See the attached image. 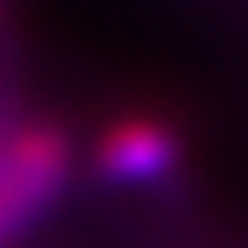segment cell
<instances>
[{
	"instance_id": "obj_1",
	"label": "cell",
	"mask_w": 248,
	"mask_h": 248,
	"mask_svg": "<svg viewBox=\"0 0 248 248\" xmlns=\"http://www.w3.org/2000/svg\"><path fill=\"white\" fill-rule=\"evenodd\" d=\"M67 145L56 130H22L0 152V237L22 230L63 186Z\"/></svg>"
},
{
	"instance_id": "obj_2",
	"label": "cell",
	"mask_w": 248,
	"mask_h": 248,
	"mask_svg": "<svg viewBox=\"0 0 248 248\" xmlns=\"http://www.w3.org/2000/svg\"><path fill=\"white\" fill-rule=\"evenodd\" d=\"M178 159V141L155 119H123L100 137L96 163L111 182H152Z\"/></svg>"
}]
</instances>
